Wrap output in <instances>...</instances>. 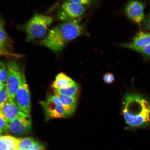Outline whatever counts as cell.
Returning a JSON list of instances; mask_svg holds the SVG:
<instances>
[{
    "mask_svg": "<svg viewBox=\"0 0 150 150\" xmlns=\"http://www.w3.org/2000/svg\"><path fill=\"white\" fill-rule=\"evenodd\" d=\"M122 112L127 130L146 128L150 125V101L139 94L125 96Z\"/></svg>",
    "mask_w": 150,
    "mask_h": 150,
    "instance_id": "6da1fadb",
    "label": "cell"
},
{
    "mask_svg": "<svg viewBox=\"0 0 150 150\" xmlns=\"http://www.w3.org/2000/svg\"><path fill=\"white\" fill-rule=\"evenodd\" d=\"M86 33L84 26L78 21L63 22L50 30L39 44L58 54L71 41Z\"/></svg>",
    "mask_w": 150,
    "mask_h": 150,
    "instance_id": "7a4b0ae2",
    "label": "cell"
},
{
    "mask_svg": "<svg viewBox=\"0 0 150 150\" xmlns=\"http://www.w3.org/2000/svg\"><path fill=\"white\" fill-rule=\"evenodd\" d=\"M53 20L50 16L39 13L33 15L24 25L27 40L31 41L45 37Z\"/></svg>",
    "mask_w": 150,
    "mask_h": 150,
    "instance_id": "3957f363",
    "label": "cell"
},
{
    "mask_svg": "<svg viewBox=\"0 0 150 150\" xmlns=\"http://www.w3.org/2000/svg\"><path fill=\"white\" fill-rule=\"evenodd\" d=\"M6 65L7 76L6 87L10 98L14 99L24 73L21 69L19 64L16 60L8 61Z\"/></svg>",
    "mask_w": 150,
    "mask_h": 150,
    "instance_id": "277c9868",
    "label": "cell"
},
{
    "mask_svg": "<svg viewBox=\"0 0 150 150\" xmlns=\"http://www.w3.org/2000/svg\"><path fill=\"white\" fill-rule=\"evenodd\" d=\"M87 9V6L66 1L60 7L57 18L63 22L76 21L83 16Z\"/></svg>",
    "mask_w": 150,
    "mask_h": 150,
    "instance_id": "5b68a950",
    "label": "cell"
},
{
    "mask_svg": "<svg viewBox=\"0 0 150 150\" xmlns=\"http://www.w3.org/2000/svg\"><path fill=\"white\" fill-rule=\"evenodd\" d=\"M14 99L20 109L24 113L30 115L31 110L30 93L24 74L16 92Z\"/></svg>",
    "mask_w": 150,
    "mask_h": 150,
    "instance_id": "8992f818",
    "label": "cell"
},
{
    "mask_svg": "<svg viewBox=\"0 0 150 150\" xmlns=\"http://www.w3.org/2000/svg\"><path fill=\"white\" fill-rule=\"evenodd\" d=\"M41 104L44 108L47 120L68 117L60 101L55 95L50 96Z\"/></svg>",
    "mask_w": 150,
    "mask_h": 150,
    "instance_id": "52a82bcc",
    "label": "cell"
},
{
    "mask_svg": "<svg viewBox=\"0 0 150 150\" xmlns=\"http://www.w3.org/2000/svg\"><path fill=\"white\" fill-rule=\"evenodd\" d=\"M145 4L140 0H130L124 9L125 13L131 21L137 24L143 22L145 18Z\"/></svg>",
    "mask_w": 150,
    "mask_h": 150,
    "instance_id": "ba28073f",
    "label": "cell"
},
{
    "mask_svg": "<svg viewBox=\"0 0 150 150\" xmlns=\"http://www.w3.org/2000/svg\"><path fill=\"white\" fill-rule=\"evenodd\" d=\"M32 125L29 115L16 118L8 121V132L18 135L27 134L31 131Z\"/></svg>",
    "mask_w": 150,
    "mask_h": 150,
    "instance_id": "9c48e42d",
    "label": "cell"
},
{
    "mask_svg": "<svg viewBox=\"0 0 150 150\" xmlns=\"http://www.w3.org/2000/svg\"><path fill=\"white\" fill-rule=\"evenodd\" d=\"M0 112L8 121L28 115L20 109L15 102V99L11 98L2 106Z\"/></svg>",
    "mask_w": 150,
    "mask_h": 150,
    "instance_id": "30bf717a",
    "label": "cell"
},
{
    "mask_svg": "<svg viewBox=\"0 0 150 150\" xmlns=\"http://www.w3.org/2000/svg\"><path fill=\"white\" fill-rule=\"evenodd\" d=\"M150 44V33L147 31H140L136 34L131 42L121 43L119 45L122 47L132 46L141 48L148 45Z\"/></svg>",
    "mask_w": 150,
    "mask_h": 150,
    "instance_id": "8fae6325",
    "label": "cell"
},
{
    "mask_svg": "<svg viewBox=\"0 0 150 150\" xmlns=\"http://www.w3.org/2000/svg\"><path fill=\"white\" fill-rule=\"evenodd\" d=\"M62 105L68 117L74 113L78 103V96H68L55 94Z\"/></svg>",
    "mask_w": 150,
    "mask_h": 150,
    "instance_id": "7c38bea8",
    "label": "cell"
},
{
    "mask_svg": "<svg viewBox=\"0 0 150 150\" xmlns=\"http://www.w3.org/2000/svg\"><path fill=\"white\" fill-rule=\"evenodd\" d=\"M76 83L64 73H60L56 76L52 84V88H63L74 85Z\"/></svg>",
    "mask_w": 150,
    "mask_h": 150,
    "instance_id": "4fadbf2b",
    "label": "cell"
},
{
    "mask_svg": "<svg viewBox=\"0 0 150 150\" xmlns=\"http://www.w3.org/2000/svg\"><path fill=\"white\" fill-rule=\"evenodd\" d=\"M20 138L9 135L0 136V150H16Z\"/></svg>",
    "mask_w": 150,
    "mask_h": 150,
    "instance_id": "5bb4252c",
    "label": "cell"
},
{
    "mask_svg": "<svg viewBox=\"0 0 150 150\" xmlns=\"http://www.w3.org/2000/svg\"><path fill=\"white\" fill-rule=\"evenodd\" d=\"M79 90V87L78 84L76 83L74 85L70 87L54 90L55 94H59L68 96H78Z\"/></svg>",
    "mask_w": 150,
    "mask_h": 150,
    "instance_id": "9a60e30c",
    "label": "cell"
},
{
    "mask_svg": "<svg viewBox=\"0 0 150 150\" xmlns=\"http://www.w3.org/2000/svg\"><path fill=\"white\" fill-rule=\"evenodd\" d=\"M13 42L3 29H0V48L8 51L12 47Z\"/></svg>",
    "mask_w": 150,
    "mask_h": 150,
    "instance_id": "2e32d148",
    "label": "cell"
},
{
    "mask_svg": "<svg viewBox=\"0 0 150 150\" xmlns=\"http://www.w3.org/2000/svg\"><path fill=\"white\" fill-rule=\"evenodd\" d=\"M36 140L32 137L24 138H20L19 140L18 148L25 150H27L30 146L37 142Z\"/></svg>",
    "mask_w": 150,
    "mask_h": 150,
    "instance_id": "e0dca14e",
    "label": "cell"
},
{
    "mask_svg": "<svg viewBox=\"0 0 150 150\" xmlns=\"http://www.w3.org/2000/svg\"><path fill=\"white\" fill-rule=\"evenodd\" d=\"M125 48L134 50L145 56L150 57V44L148 45L141 48H136L132 46H127Z\"/></svg>",
    "mask_w": 150,
    "mask_h": 150,
    "instance_id": "ac0fdd59",
    "label": "cell"
},
{
    "mask_svg": "<svg viewBox=\"0 0 150 150\" xmlns=\"http://www.w3.org/2000/svg\"><path fill=\"white\" fill-rule=\"evenodd\" d=\"M7 76L6 65L3 62H0V82L4 83H6Z\"/></svg>",
    "mask_w": 150,
    "mask_h": 150,
    "instance_id": "d6986e66",
    "label": "cell"
},
{
    "mask_svg": "<svg viewBox=\"0 0 150 150\" xmlns=\"http://www.w3.org/2000/svg\"><path fill=\"white\" fill-rule=\"evenodd\" d=\"M0 131L2 133L9 134L8 129V121L0 112Z\"/></svg>",
    "mask_w": 150,
    "mask_h": 150,
    "instance_id": "ffe728a7",
    "label": "cell"
},
{
    "mask_svg": "<svg viewBox=\"0 0 150 150\" xmlns=\"http://www.w3.org/2000/svg\"><path fill=\"white\" fill-rule=\"evenodd\" d=\"M9 98L6 87L0 91V112L2 106Z\"/></svg>",
    "mask_w": 150,
    "mask_h": 150,
    "instance_id": "44dd1931",
    "label": "cell"
},
{
    "mask_svg": "<svg viewBox=\"0 0 150 150\" xmlns=\"http://www.w3.org/2000/svg\"><path fill=\"white\" fill-rule=\"evenodd\" d=\"M0 56H4L8 57L19 58L23 57V56L21 54L14 53L8 50L0 48Z\"/></svg>",
    "mask_w": 150,
    "mask_h": 150,
    "instance_id": "7402d4cb",
    "label": "cell"
},
{
    "mask_svg": "<svg viewBox=\"0 0 150 150\" xmlns=\"http://www.w3.org/2000/svg\"><path fill=\"white\" fill-rule=\"evenodd\" d=\"M103 79L106 83L110 84L113 83L115 80V77L112 73L108 72L103 75Z\"/></svg>",
    "mask_w": 150,
    "mask_h": 150,
    "instance_id": "603a6c76",
    "label": "cell"
},
{
    "mask_svg": "<svg viewBox=\"0 0 150 150\" xmlns=\"http://www.w3.org/2000/svg\"><path fill=\"white\" fill-rule=\"evenodd\" d=\"M67 1L87 6H88L91 5L92 3L93 0H67Z\"/></svg>",
    "mask_w": 150,
    "mask_h": 150,
    "instance_id": "cb8c5ba5",
    "label": "cell"
},
{
    "mask_svg": "<svg viewBox=\"0 0 150 150\" xmlns=\"http://www.w3.org/2000/svg\"><path fill=\"white\" fill-rule=\"evenodd\" d=\"M144 29L150 31V13L145 17L143 22Z\"/></svg>",
    "mask_w": 150,
    "mask_h": 150,
    "instance_id": "d4e9b609",
    "label": "cell"
},
{
    "mask_svg": "<svg viewBox=\"0 0 150 150\" xmlns=\"http://www.w3.org/2000/svg\"><path fill=\"white\" fill-rule=\"evenodd\" d=\"M27 150H45L44 147L37 142L32 145L28 148Z\"/></svg>",
    "mask_w": 150,
    "mask_h": 150,
    "instance_id": "484cf974",
    "label": "cell"
},
{
    "mask_svg": "<svg viewBox=\"0 0 150 150\" xmlns=\"http://www.w3.org/2000/svg\"><path fill=\"white\" fill-rule=\"evenodd\" d=\"M5 84L2 83L0 82V91L6 88Z\"/></svg>",
    "mask_w": 150,
    "mask_h": 150,
    "instance_id": "4316f807",
    "label": "cell"
},
{
    "mask_svg": "<svg viewBox=\"0 0 150 150\" xmlns=\"http://www.w3.org/2000/svg\"><path fill=\"white\" fill-rule=\"evenodd\" d=\"M3 22L0 18V29H3Z\"/></svg>",
    "mask_w": 150,
    "mask_h": 150,
    "instance_id": "83f0119b",
    "label": "cell"
},
{
    "mask_svg": "<svg viewBox=\"0 0 150 150\" xmlns=\"http://www.w3.org/2000/svg\"><path fill=\"white\" fill-rule=\"evenodd\" d=\"M16 150H25L22 149H19V148H18L17 149H16Z\"/></svg>",
    "mask_w": 150,
    "mask_h": 150,
    "instance_id": "f1b7e54d",
    "label": "cell"
},
{
    "mask_svg": "<svg viewBox=\"0 0 150 150\" xmlns=\"http://www.w3.org/2000/svg\"><path fill=\"white\" fill-rule=\"evenodd\" d=\"M3 133L0 131V136H2V134Z\"/></svg>",
    "mask_w": 150,
    "mask_h": 150,
    "instance_id": "f546056e",
    "label": "cell"
}]
</instances>
